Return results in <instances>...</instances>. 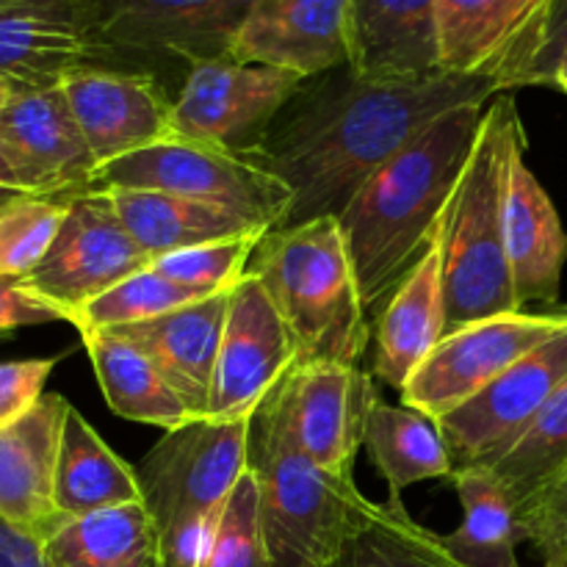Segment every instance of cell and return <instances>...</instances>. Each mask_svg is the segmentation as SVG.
Segmentation results:
<instances>
[{"label": "cell", "mask_w": 567, "mask_h": 567, "mask_svg": "<svg viewBox=\"0 0 567 567\" xmlns=\"http://www.w3.org/2000/svg\"><path fill=\"white\" fill-rule=\"evenodd\" d=\"M502 94V83L493 78L363 83L349 72L310 94L299 92L297 109L255 147L258 158L291 188L293 203L282 227L338 216L358 188L432 122L463 105H487Z\"/></svg>", "instance_id": "1"}, {"label": "cell", "mask_w": 567, "mask_h": 567, "mask_svg": "<svg viewBox=\"0 0 567 567\" xmlns=\"http://www.w3.org/2000/svg\"><path fill=\"white\" fill-rule=\"evenodd\" d=\"M485 109L463 105L432 122L338 214L365 310L388 302L435 238Z\"/></svg>", "instance_id": "2"}, {"label": "cell", "mask_w": 567, "mask_h": 567, "mask_svg": "<svg viewBox=\"0 0 567 567\" xmlns=\"http://www.w3.org/2000/svg\"><path fill=\"white\" fill-rule=\"evenodd\" d=\"M247 471L258 487L260 532L271 567H330L369 498L321 471L299 449L288 415V374L249 421Z\"/></svg>", "instance_id": "3"}, {"label": "cell", "mask_w": 567, "mask_h": 567, "mask_svg": "<svg viewBox=\"0 0 567 567\" xmlns=\"http://www.w3.org/2000/svg\"><path fill=\"white\" fill-rule=\"evenodd\" d=\"M249 275L264 282L286 319L299 363H360L371 341L369 310L338 216L269 230L249 260Z\"/></svg>", "instance_id": "4"}, {"label": "cell", "mask_w": 567, "mask_h": 567, "mask_svg": "<svg viewBox=\"0 0 567 567\" xmlns=\"http://www.w3.org/2000/svg\"><path fill=\"white\" fill-rule=\"evenodd\" d=\"M518 109L509 94L491 100L474 147L441 219L446 336L491 316L524 310L515 299L502 227L504 161Z\"/></svg>", "instance_id": "5"}, {"label": "cell", "mask_w": 567, "mask_h": 567, "mask_svg": "<svg viewBox=\"0 0 567 567\" xmlns=\"http://www.w3.org/2000/svg\"><path fill=\"white\" fill-rule=\"evenodd\" d=\"M92 188L177 194L241 214L269 230L286 225L293 203L291 188L258 158L255 150H227L181 136L100 166L92 177Z\"/></svg>", "instance_id": "6"}, {"label": "cell", "mask_w": 567, "mask_h": 567, "mask_svg": "<svg viewBox=\"0 0 567 567\" xmlns=\"http://www.w3.org/2000/svg\"><path fill=\"white\" fill-rule=\"evenodd\" d=\"M249 421L252 415L188 421L144 454L136 476L155 535L183 524H216L247 471Z\"/></svg>", "instance_id": "7"}, {"label": "cell", "mask_w": 567, "mask_h": 567, "mask_svg": "<svg viewBox=\"0 0 567 567\" xmlns=\"http://www.w3.org/2000/svg\"><path fill=\"white\" fill-rule=\"evenodd\" d=\"M150 264L153 260L125 230L109 194L89 188L72 194L53 247L20 282L72 324L89 302Z\"/></svg>", "instance_id": "8"}, {"label": "cell", "mask_w": 567, "mask_h": 567, "mask_svg": "<svg viewBox=\"0 0 567 567\" xmlns=\"http://www.w3.org/2000/svg\"><path fill=\"white\" fill-rule=\"evenodd\" d=\"M565 330L567 310H515L460 327L410 377L402 402L441 421Z\"/></svg>", "instance_id": "9"}, {"label": "cell", "mask_w": 567, "mask_h": 567, "mask_svg": "<svg viewBox=\"0 0 567 567\" xmlns=\"http://www.w3.org/2000/svg\"><path fill=\"white\" fill-rule=\"evenodd\" d=\"M551 0H435L443 75L532 86Z\"/></svg>", "instance_id": "10"}, {"label": "cell", "mask_w": 567, "mask_h": 567, "mask_svg": "<svg viewBox=\"0 0 567 567\" xmlns=\"http://www.w3.org/2000/svg\"><path fill=\"white\" fill-rule=\"evenodd\" d=\"M302 83L291 72L233 59L192 66L175 100V136L227 150L260 147Z\"/></svg>", "instance_id": "11"}, {"label": "cell", "mask_w": 567, "mask_h": 567, "mask_svg": "<svg viewBox=\"0 0 567 567\" xmlns=\"http://www.w3.org/2000/svg\"><path fill=\"white\" fill-rule=\"evenodd\" d=\"M567 382V330L504 371L496 382L437 421L454 471L496 460L526 432Z\"/></svg>", "instance_id": "12"}, {"label": "cell", "mask_w": 567, "mask_h": 567, "mask_svg": "<svg viewBox=\"0 0 567 567\" xmlns=\"http://www.w3.org/2000/svg\"><path fill=\"white\" fill-rule=\"evenodd\" d=\"M297 363L299 349L286 319L264 282L247 271L227 297L208 419L252 415L260 399Z\"/></svg>", "instance_id": "13"}, {"label": "cell", "mask_w": 567, "mask_h": 567, "mask_svg": "<svg viewBox=\"0 0 567 567\" xmlns=\"http://www.w3.org/2000/svg\"><path fill=\"white\" fill-rule=\"evenodd\" d=\"M103 3L0 0V78L14 92L61 89L100 53Z\"/></svg>", "instance_id": "14"}, {"label": "cell", "mask_w": 567, "mask_h": 567, "mask_svg": "<svg viewBox=\"0 0 567 567\" xmlns=\"http://www.w3.org/2000/svg\"><path fill=\"white\" fill-rule=\"evenodd\" d=\"M377 396L360 365L297 363L288 371V415L299 449L341 482H354L358 452Z\"/></svg>", "instance_id": "15"}, {"label": "cell", "mask_w": 567, "mask_h": 567, "mask_svg": "<svg viewBox=\"0 0 567 567\" xmlns=\"http://www.w3.org/2000/svg\"><path fill=\"white\" fill-rule=\"evenodd\" d=\"M61 89L97 169L175 138V100L147 72L89 64L66 78Z\"/></svg>", "instance_id": "16"}, {"label": "cell", "mask_w": 567, "mask_h": 567, "mask_svg": "<svg viewBox=\"0 0 567 567\" xmlns=\"http://www.w3.org/2000/svg\"><path fill=\"white\" fill-rule=\"evenodd\" d=\"M0 147L25 194L72 197L92 188L97 164L64 89L17 92L0 114Z\"/></svg>", "instance_id": "17"}, {"label": "cell", "mask_w": 567, "mask_h": 567, "mask_svg": "<svg viewBox=\"0 0 567 567\" xmlns=\"http://www.w3.org/2000/svg\"><path fill=\"white\" fill-rule=\"evenodd\" d=\"M502 227L515 299L520 308L557 302L567 264V233L557 205L529 169L520 116L513 122L504 161Z\"/></svg>", "instance_id": "18"}, {"label": "cell", "mask_w": 567, "mask_h": 567, "mask_svg": "<svg viewBox=\"0 0 567 567\" xmlns=\"http://www.w3.org/2000/svg\"><path fill=\"white\" fill-rule=\"evenodd\" d=\"M252 0H111L103 3L100 48L155 50L214 64L233 55Z\"/></svg>", "instance_id": "19"}, {"label": "cell", "mask_w": 567, "mask_h": 567, "mask_svg": "<svg viewBox=\"0 0 567 567\" xmlns=\"http://www.w3.org/2000/svg\"><path fill=\"white\" fill-rule=\"evenodd\" d=\"M347 22L349 0H252L230 59L308 81L347 66Z\"/></svg>", "instance_id": "20"}, {"label": "cell", "mask_w": 567, "mask_h": 567, "mask_svg": "<svg viewBox=\"0 0 567 567\" xmlns=\"http://www.w3.org/2000/svg\"><path fill=\"white\" fill-rule=\"evenodd\" d=\"M70 408L61 393H44L0 430V518L42 543L70 524L55 509V465Z\"/></svg>", "instance_id": "21"}, {"label": "cell", "mask_w": 567, "mask_h": 567, "mask_svg": "<svg viewBox=\"0 0 567 567\" xmlns=\"http://www.w3.org/2000/svg\"><path fill=\"white\" fill-rule=\"evenodd\" d=\"M347 72L363 83L443 75L435 0H349Z\"/></svg>", "instance_id": "22"}, {"label": "cell", "mask_w": 567, "mask_h": 567, "mask_svg": "<svg viewBox=\"0 0 567 567\" xmlns=\"http://www.w3.org/2000/svg\"><path fill=\"white\" fill-rule=\"evenodd\" d=\"M446 336L441 227L377 319L374 377L399 393Z\"/></svg>", "instance_id": "23"}, {"label": "cell", "mask_w": 567, "mask_h": 567, "mask_svg": "<svg viewBox=\"0 0 567 567\" xmlns=\"http://www.w3.org/2000/svg\"><path fill=\"white\" fill-rule=\"evenodd\" d=\"M227 297L230 291L186 305L144 324L111 330L127 338L158 365L164 380L183 399L194 419H208Z\"/></svg>", "instance_id": "24"}, {"label": "cell", "mask_w": 567, "mask_h": 567, "mask_svg": "<svg viewBox=\"0 0 567 567\" xmlns=\"http://www.w3.org/2000/svg\"><path fill=\"white\" fill-rule=\"evenodd\" d=\"M105 194L114 203L125 230L150 260L214 241L269 233V227L258 225L247 216L216 208V205L194 203V199L177 197V194L131 192V188H109Z\"/></svg>", "instance_id": "25"}, {"label": "cell", "mask_w": 567, "mask_h": 567, "mask_svg": "<svg viewBox=\"0 0 567 567\" xmlns=\"http://www.w3.org/2000/svg\"><path fill=\"white\" fill-rule=\"evenodd\" d=\"M131 504H142L136 468L70 408L55 465V509L66 520H81Z\"/></svg>", "instance_id": "26"}, {"label": "cell", "mask_w": 567, "mask_h": 567, "mask_svg": "<svg viewBox=\"0 0 567 567\" xmlns=\"http://www.w3.org/2000/svg\"><path fill=\"white\" fill-rule=\"evenodd\" d=\"M92 369L97 374L105 404L122 419L144 426H161L164 432L197 421L183 399L172 391L158 365L120 332H81Z\"/></svg>", "instance_id": "27"}, {"label": "cell", "mask_w": 567, "mask_h": 567, "mask_svg": "<svg viewBox=\"0 0 567 567\" xmlns=\"http://www.w3.org/2000/svg\"><path fill=\"white\" fill-rule=\"evenodd\" d=\"M452 480L463 524L452 535H441L449 554L463 567H520L518 546L529 540L509 487L485 465L454 471Z\"/></svg>", "instance_id": "28"}, {"label": "cell", "mask_w": 567, "mask_h": 567, "mask_svg": "<svg viewBox=\"0 0 567 567\" xmlns=\"http://www.w3.org/2000/svg\"><path fill=\"white\" fill-rule=\"evenodd\" d=\"M365 449L388 482V498H402L419 482L454 476L452 454L437 421L408 404H374L365 426Z\"/></svg>", "instance_id": "29"}, {"label": "cell", "mask_w": 567, "mask_h": 567, "mask_svg": "<svg viewBox=\"0 0 567 567\" xmlns=\"http://www.w3.org/2000/svg\"><path fill=\"white\" fill-rule=\"evenodd\" d=\"M44 567H158V537L144 504L70 520L44 543Z\"/></svg>", "instance_id": "30"}, {"label": "cell", "mask_w": 567, "mask_h": 567, "mask_svg": "<svg viewBox=\"0 0 567 567\" xmlns=\"http://www.w3.org/2000/svg\"><path fill=\"white\" fill-rule=\"evenodd\" d=\"M330 567H463L443 537L421 526L402 498L365 502Z\"/></svg>", "instance_id": "31"}, {"label": "cell", "mask_w": 567, "mask_h": 567, "mask_svg": "<svg viewBox=\"0 0 567 567\" xmlns=\"http://www.w3.org/2000/svg\"><path fill=\"white\" fill-rule=\"evenodd\" d=\"M567 465V382L548 399L524 435L491 465L509 487L518 507L548 485Z\"/></svg>", "instance_id": "32"}, {"label": "cell", "mask_w": 567, "mask_h": 567, "mask_svg": "<svg viewBox=\"0 0 567 567\" xmlns=\"http://www.w3.org/2000/svg\"><path fill=\"white\" fill-rule=\"evenodd\" d=\"M203 299L210 297H203V293L169 280L150 264L147 269L136 271L120 286L105 291L103 297L89 302L72 321V327L78 332L122 330V327L144 324V321H153L158 316L172 313V310L186 308V305L203 302Z\"/></svg>", "instance_id": "33"}, {"label": "cell", "mask_w": 567, "mask_h": 567, "mask_svg": "<svg viewBox=\"0 0 567 567\" xmlns=\"http://www.w3.org/2000/svg\"><path fill=\"white\" fill-rule=\"evenodd\" d=\"M70 210V197L20 194L0 205V277L22 280L53 247Z\"/></svg>", "instance_id": "34"}, {"label": "cell", "mask_w": 567, "mask_h": 567, "mask_svg": "<svg viewBox=\"0 0 567 567\" xmlns=\"http://www.w3.org/2000/svg\"><path fill=\"white\" fill-rule=\"evenodd\" d=\"M199 567H271L260 532L258 487L249 471H244L221 507Z\"/></svg>", "instance_id": "35"}, {"label": "cell", "mask_w": 567, "mask_h": 567, "mask_svg": "<svg viewBox=\"0 0 567 567\" xmlns=\"http://www.w3.org/2000/svg\"><path fill=\"white\" fill-rule=\"evenodd\" d=\"M260 238L264 236L205 244V247H194L186 249V252L153 260V266L164 277L203 293V297H216V293L233 291L244 280Z\"/></svg>", "instance_id": "36"}, {"label": "cell", "mask_w": 567, "mask_h": 567, "mask_svg": "<svg viewBox=\"0 0 567 567\" xmlns=\"http://www.w3.org/2000/svg\"><path fill=\"white\" fill-rule=\"evenodd\" d=\"M520 524L540 557L567 543V471L520 504Z\"/></svg>", "instance_id": "37"}, {"label": "cell", "mask_w": 567, "mask_h": 567, "mask_svg": "<svg viewBox=\"0 0 567 567\" xmlns=\"http://www.w3.org/2000/svg\"><path fill=\"white\" fill-rule=\"evenodd\" d=\"M59 358H33L0 363V430L14 424L44 396V382Z\"/></svg>", "instance_id": "38"}, {"label": "cell", "mask_w": 567, "mask_h": 567, "mask_svg": "<svg viewBox=\"0 0 567 567\" xmlns=\"http://www.w3.org/2000/svg\"><path fill=\"white\" fill-rule=\"evenodd\" d=\"M50 321H64L50 305L39 302L37 297L22 288L20 280L0 277V332H11L17 327L50 324Z\"/></svg>", "instance_id": "39"}, {"label": "cell", "mask_w": 567, "mask_h": 567, "mask_svg": "<svg viewBox=\"0 0 567 567\" xmlns=\"http://www.w3.org/2000/svg\"><path fill=\"white\" fill-rule=\"evenodd\" d=\"M0 567H44V543L0 518Z\"/></svg>", "instance_id": "40"}, {"label": "cell", "mask_w": 567, "mask_h": 567, "mask_svg": "<svg viewBox=\"0 0 567 567\" xmlns=\"http://www.w3.org/2000/svg\"><path fill=\"white\" fill-rule=\"evenodd\" d=\"M20 194L25 192H22L20 181H17L14 169H11L9 158H6L3 147H0V197H20Z\"/></svg>", "instance_id": "41"}, {"label": "cell", "mask_w": 567, "mask_h": 567, "mask_svg": "<svg viewBox=\"0 0 567 567\" xmlns=\"http://www.w3.org/2000/svg\"><path fill=\"white\" fill-rule=\"evenodd\" d=\"M543 567H567V543L557 546L554 551L543 554Z\"/></svg>", "instance_id": "42"}, {"label": "cell", "mask_w": 567, "mask_h": 567, "mask_svg": "<svg viewBox=\"0 0 567 567\" xmlns=\"http://www.w3.org/2000/svg\"><path fill=\"white\" fill-rule=\"evenodd\" d=\"M14 94H17L14 89H11L9 83H6L3 78H0V114H3V111H6V105L11 103V97H14Z\"/></svg>", "instance_id": "43"}, {"label": "cell", "mask_w": 567, "mask_h": 567, "mask_svg": "<svg viewBox=\"0 0 567 567\" xmlns=\"http://www.w3.org/2000/svg\"><path fill=\"white\" fill-rule=\"evenodd\" d=\"M565 471H567V465H565V468H563V471H559V474H565ZM559 474H557V476H559ZM557 476H554V480H557ZM554 480H551V482H554Z\"/></svg>", "instance_id": "44"}, {"label": "cell", "mask_w": 567, "mask_h": 567, "mask_svg": "<svg viewBox=\"0 0 567 567\" xmlns=\"http://www.w3.org/2000/svg\"><path fill=\"white\" fill-rule=\"evenodd\" d=\"M3 199H9V197H0V205H3Z\"/></svg>", "instance_id": "45"}]
</instances>
